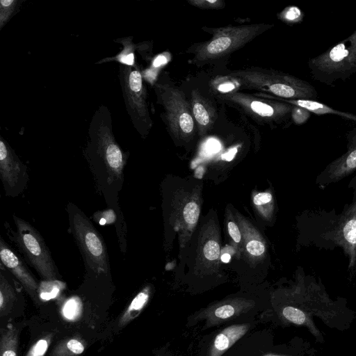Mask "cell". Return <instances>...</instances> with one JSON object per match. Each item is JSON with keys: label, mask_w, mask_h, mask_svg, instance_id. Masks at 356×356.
I'll list each match as a JSON object with an SVG mask.
<instances>
[{"label": "cell", "mask_w": 356, "mask_h": 356, "mask_svg": "<svg viewBox=\"0 0 356 356\" xmlns=\"http://www.w3.org/2000/svg\"><path fill=\"white\" fill-rule=\"evenodd\" d=\"M16 230H8V237L15 244L26 262L44 281L58 280V272L51 252L40 232L28 221L13 215Z\"/></svg>", "instance_id": "5b68a950"}, {"label": "cell", "mask_w": 356, "mask_h": 356, "mask_svg": "<svg viewBox=\"0 0 356 356\" xmlns=\"http://www.w3.org/2000/svg\"><path fill=\"white\" fill-rule=\"evenodd\" d=\"M67 211L70 231L81 252L86 270L95 275L110 274L107 248L99 232L74 204H68Z\"/></svg>", "instance_id": "277c9868"}, {"label": "cell", "mask_w": 356, "mask_h": 356, "mask_svg": "<svg viewBox=\"0 0 356 356\" xmlns=\"http://www.w3.org/2000/svg\"><path fill=\"white\" fill-rule=\"evenodd\" d=\"M250 309H245L244 307L234 303L225 302L204 312V318L207 319V324L213 325L238 317L242 312H248Z\"/></svg>", "instance_id": "e0dca14e"}, {"label": "cell", "mask_w": 356, "mask_h": 356, "mask_svg": "<svg viewBox=\"0 0 356 356\" xmlns=\"http://www.w3.org/2000/svg\"><path fill=\"white\" fill-rule=\"evenodd\" d=\"M165 59L163 56H158L153 63L154 67H159L165 62Z\"/></svg>", "instance_id": "d590c367"}, {"label": "cell", "mask_w": 356, "mask_h": 356, "mask_svg": "<svg viewBox=\"0 0 356 356\" xmlns=\"http://www.w3.org/2000/svg\"><path fill=\"white\" fill-rule=\"evenodd\" d=\"M227 227L229 234L233 240L236 243L240 242L241 236L237 225L234 222L230 221L228 222Z\"/></svg>", "instance_id": "836d02e7"}, {"label": "cell", "mask_w": 356, "mask_h": 356, "mask_svg": "<svg viewBox=\"0 0 356 356\" xmlns=\"http://www.w3.org/2000/svg\"><path fill=\"white\" fill-rule=\"evenodd\" d=\"M247 251L254 256H260L265 251L264 245L258 240L250 241L246 245Z\"/></svg>", "instance_id": "1f68e13d"}, {"label": "cell", "mask_w": 356, "mask_h": 356, "mask_svg": "<svg viewBox=\"0 0 356 356\" xmlns=\"http://www.w3.org/2000/svg\"><path fill=\"white\" fill-rule=\"evenodd\" d=\"M272 197L270 193H260L254 197L253 202L256 205H261L270 202Z\"/></svg>", "instance_id": "d6a6232c"}, {"label": "cell", "mask_w": 356, "mask_h": 356, "mask_svg": "<svg viewBox=\"0 0 356 356\" xmlns=\"http://www.w3.org/2000/svg\"><path fill=\"white\" fill-rule=\"evenodd\" d=\"M0 259L1 264L17 280L33 300H36L38 298L40 284L26 264L7 245L2 237L0 238Z\"/></svg>", "instance_id": "7c38bea8"}, {"label": "cell", "mask_w": 356, "mask_h": 356, "mask_svg": "<svg viewBox=\"0 0 356 356\" xmlns=\"http://www.w3.org/2000/svg\"><path fill=\"white\" fill-rule=\"evenodd\" d=\"M250 327L249 323H240L231 325L222 330L212 341L208 356H222L247 333Z\"/></svg>", "instance_id": "9a60e30c"}, {"label": "cell", "mask_w": 356, "mask_h": 356, "mask_svg": "<svg viewBox=\"0 0 356 356\" xmlns=\"http://www.w3.org/2000/svg\"><path fill=\"white\" fill-rule=\"evenodd\" d=\"M231 259L230 254L225 253L221 256V261L224 263H228Z\"/></svg>", "instance_id": "8d00e7d4"}, {"label": "cell", "mask_w": 356, "mask_h": 356, "mask_svg": "<svg viewBox=\"0 0 356 356\" xmlns=\"http://www.w3.org/2000/svg\"><path fill=\"white\" fill-rule=\"evenodd\" d=\"M52 339V334H47L39 339L31 346L26 356H44Z\"/></svg>", "instance_id": "d4e9b609"}, {"label": "cell", "mask_w": 356, "mask_h": 356, "mask_svg": "<svg viewBox=\"0 0 356 356\" xmlns=\"http://www.w3.org/2000/svg\"><path fill=\"white\" fill-rule=\"evenodd\" d=\"M22 1L1 0L0 1V30L8 21L17 12Z\"/></svg>", "instance_id": "cb8c5ba5"}, {"label": "cell", "mask_w": 356, "mask_h": 356, "mask_svg": "<svg viewBox=\"0 0 356 356\" xmlns=\"http://www.w3.org/2000/svg\"><path fill=\"white\" fill-rule=\"evenodd\" d=\"M283 316L291 323L297 325L304 323L306 319L305 313L300 309L291 306H287L282 310Z\"/></svg>", "instance_id": "4316f807"}, {"label": "cell", "mask_w": 356, "mask_h": 356, "mask_svg": "<svg viewBox=\"0 0 356 356\" xmlns=\"http://www.w3.org/2000/svg\"><path fill=\"white\" fill-rule=\"evenodd\" d=\"M310 116V112L304 108L293 106L291 111V117L297 124L305 123Z\"/></svg>", "instance_id": "4dcf8cb0"}, {"label": "cell", "mask_w": 356, "mask_h": 356, "mask_svg": "<svg viewBox=\"0 0 356 356\" xmlns=\"http://www.w3.org/2000/svg\"><path fill=\"white\" fill-rule=\"evenodd\" d=\"M117 41L123 44V50L115 57L105 58L104 60H115L123 65L134 66L135 60L134 50L135 45L132 43L131 38H123L118 40Z\"/></svg>", "instance_id": "7402d4cb"}, {"label": "cell", "mask_w": 356, "mask_h": 356, "mask_svg": "<svg viewBox=\"0 0 356 356\" xmlns=\"http://www.w3.org/2000/svg\"><path fill=\"white\" fill-rule=\"evenodd\" d=\"M154 88L157 103L163 108L162 118L169 132L177 139H188L195 131V122L189 100L178 87L156 82Z\"/></svg>", "instance_id": "8992f818"}, {"label": "cell", "mask_w": 356, "mask_h": 356, "mask_svg": "<svg viewBox=\"0 0 356 356\" xmlns=\"http://www.w3.org/2000/svg\"><path fill=\"white\" fill-rule=\"evenodd\" d=\"M314 71L324 75H342L356 70V30L329 51L310 60Z\"/></svg>", "instance_id": "9c48e42d"}, {"label": "cell", "mask_w": 356, "mask_h": 356, "mask_svg": "<svg viewBox=\"0 0 356 356\" xmlns=\"http://www.w3.org/2000/svg\"><path fill=\"white\" fill-rule=\"evenodd\" d=\"M189 102L197 131L200 135H204L213 128L217 119L214 104L198 89H193L191 91Z\"/></svg>", "instance_id": "4fadbf2b"}, {"label": "cell", "mask_w": 356, "mask_h": 356, "mask_svg": "<svg viewBox=\"0 0 356 356\" xmlns=\"http://www.w3.org/2000/svg\"><path fill=\"white\" fill-rule=\"evenodd\" d=\"M9 275L10 272L1 264L0 314L1 317L10 312L17 299V291Z\"/></svg>", "instance_id": "2e32d148"}, {"label": "cell", "mask_w": 356, "mask_h": 356, "mask_svg": "<svg viewBox=\"0 0 356 356\" xmlns=\"http://www.w3.org/2000/svg\"><path fill=\"white\" fill-rule=\"evenodd\" d=\"M65 284L60 280L43 281L39 285L38 298L42 301L56 298L65 289Z\"/></svg>", "instance_id": "44dd1931"}, {"label": "cell", "mask_w": 356, "mask_h": 356, "mask_svg": "<svg viewBox=\"0 0 356 356\" xmlns=\"http://www.w3.org/2000/svg\"><path fill=\"white\" fill-rule=\"evenodd\" d=\"M217 97L234 106L258 123H280L287 118L293 106L288 103L247 94L234 90L221 92Z\"/></svg>", "instance_id": "ba28073f"}, {"label": "cell", "mask_w": 356, "mask_h": 356, "mask_svg": "<svg viewBox=\"0 0 356 356\" xmlns=\"http://www.w3.org/2000/svg\"><path fill=\"white\" fill-rule=\"evenodd\" d=\"M118 78L127 113L134 128L145 137L152 127L147 103V90L138 66L120 64Z\"/></svg>", "instance_id": "52a82bcc"}, {"label": "cell", "mask_w": 356, "mask_h": 356, "mask_svg": "<svg viewBox=\"0 0 356 356\" xmlns=\"http://www.w3.org/2000/svg\"><path fill=\"white\" fill-rule=\"evenodd\" d=\"M273 26V24L259 23L219 28L202 27L211 34V38L188 49L187 52L193 54L191 62L200 66L225 58Z\"/></svg>", "instance_id": "3957f363"}, {"label": "cell", "mask_w": 356, "mask_h": 356, "mask_svg": "<svg viewBox=\"0 0 356 356\" xmlns=\"http://www.w3.org/2000/svg\"><path fill=\"white\" fill-rule=\"evenodd\" d=\"M60 313L68 321H76L82 312V302L79 298L73 297L63 305Z\"/></svg>", "instance_id": "603a6c76"}, {"label": "cell", "mask_w": 356, "mask_h": 356, "mask_svg": "<svg viewBox=\"0 0 356 356\" xmlns=\"http://www.w3.org/2000/svg\"><path fill=\"white\" fill-rule=\"evenodd\" d=\"M188 3L194 6L202 9H221L225 6V3L222 0H188Z\"/></svg>", "instance_id": "f1b7e54d"}, {"label": "cell", "mask_w": 356, "mask_h": 356, "mask_svg": "<svg viewBox=\"0 0 356 356\" xmlns=\"http://www.w3.org/2000/svg\"><path fill=\"white\" fill-rule=\"evenodd\" d=\"M199 215L200 209L195 202H190L185 205L183 216L186 222L189 225H195L197 222Z\"/></svg>", "instance_id": "83f0119b"}, {"label": "cell", "mask_w": 356, "mask_h": 356, "mask_svg": "<svg viewBox=\"0 0 356 356\" xmlns=\"http://www.w3.org/2000/svg\"><path fill=\"white\" fill-rule=\"evenodd\" d=\"M261 356H282V355H274V354H265L264 355H261Z\"/></svg>", "instance_id": "74e56055"}, {"label": "cell", "mask_w": 356, "mask_h": 356, "mask_svg": "<svg viewBox=\"0 0 356 356\" xmlns=\"http://www.w3.org/2000/svg\"><path fill=\"white\" fill-rule=\"evenodd\" d=\"M86 349L84 341L79 337H71L59 342L53 349L51 356H79Z\"/></svg>", "instance_id": "d6986e66"}, {"label": "cell", "mask_w": 356, "mask_h": 356, "mask_svg": "<svg viewBox=\"0 0 356 356\" xmlns=\"http://www.w3.org/2000/svg\"><path fill=\"white\" fill-rule=\"evenodd\" d=\"M356 170V147L350 148L341 156L330 163L316 181L320 186L334 183Z\"/></svg>", "instance_id": "5bb4252c"}, {"label": "cell", "mask_w": 356, "mask_h": 356, "mask_svg": "<svg viewBox=\"0 0 356 356\" xmlns=\"http://www.w3.org/2000/svg\"><path fill=\"white\" fill-rule=\"evenodd\" d=\"M0 177L7 197L23 193L29 182L26 165L19 159L6 140L0 137Z\"/></svg>", "instance_id": "30bf717a"}, {"label": "cell", "mask_w": 356, "mask_h": 356, "mask_svg": "<svg viewBox=\"0 0 356 356\" xmlns=\"http://www.w3.org/2000/svg\"><path fill=\"white\" fill-rule=\"evenodd\" d=\"M225 77L249 90L286 99H312L316 92L309 83L273 70L251 67L228 72Z\"/></svg>", "instance_id": "7a4b0ae2"}, {"label": "cell", "mask_w": 356, "mask_h": 356, "mask_svg": "<svg viewBox=\"0 0 356 356\" xmlns=\"http://www.w3.org/2000/svg\"><path fill=\"white\" fill-rule=\"evenodd\" d=\"M83 152L96 187L108 206L116 212L118 219L123 220L118 199L123 186L129 153L122 150L114 136L111 113L106 106L101 105L95 111Z\"/></svg>", "instance_id": "6da1fadb"}, {"label": "cell", "mask_w": 356, "mask_h": 356, "mask_svg": "<svg viewBox=\"0 0 356 356\" xmlns=\"http://www.w3.org/2000/svg\"><path fill=\"white\" fill-rule=\"evenodd\" d=\"M236 152V149H233L229 152H228L227 154H223L222 156V159L223 160H226V161H231L234 158Z\"/></svg>", "instance_id": "e575fe53"}, {"label": "cell", "mask_w": 356, "mask_h": 356, "mask_svg": "<svg viewBox=\"0 0 356 356\" xmlns=\"http://www.w3.org/2000/svg\"><path fill=\"white\" fill-rule=\"evenodd\" d=\"M330 236L348 257V268L353 267L356 264V197L341 213Z\"/></svg>", "instance_id": "8fae6325"}, {"label": "cell", "mask_w": 356, "mask_h": 356, "mask_svg": "<svg viewBox=\"0 0 356 356\" xmlns=\"http://www.w3.org/2000/svg\"><path fill=\"white\" fill-rule=\"evenodd\" d=\"M203 252L208 260L214 261L217 259L220 254L219 244L215 241H209L204 246Z\"/></svg>", "instance_id": "f546056e"}, {"label": "cell", "mask_w": 356, "mask_h": 356, "mask_svg": "<svg viewBox=\"0 0 356 356\" xmlns=\"http://www.w3.org/2000/svg\"><path fill=\"white\" fill-rule=\"evenodd\" d=\"M19 332L13 325L1 332L0 341L1 356H17Z\"/></svg>", "instance_id": "ffe728a7"}, {"label": "cell", "mask_w": 356, "mask_h": 356, "mask_svg": "<svg viewBox=\"0 0 356 356\" xmlns=\"http://www.w3.org/2000/svg\"><path fill=\"white\" fill-rule=\"evenodd\" d=\"M303 17L301 10L296 6H289L282 10L278 17L286 23L300 22Z\"/></svg>", "instance_id": "484cf974"}, {"label": "cell", "mask_w": 356, "mask_h": 356, "mask_svg": "<svg viewBox=\"0 0 356 356\" xmlns=\"http://www.w3.org/2000/svg\"><path fill=\"white\" fill-rule=\"evenodd\" d=\"M149 298V290L145 288L140 291L132 300L123 314L121 316L118 325L122 327L135 319L148 302Z\"/></svg>", "instance_id": "ac0fdd59"}]
</instances>
